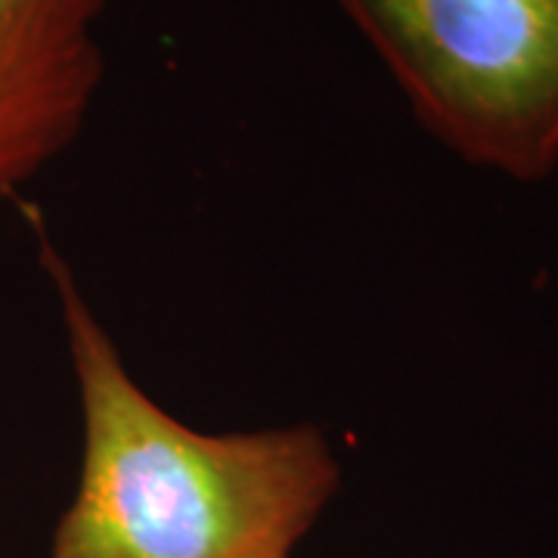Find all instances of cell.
<instances>
[{"instance_id":"obj_1","label":"cell","mask_w":558,"mask_h":558,"mask_svg":"<svg viewBox=\"0 0 558 558\" xmlns=\"http://www.w3.org/2000/svg\"><path fill=\"white\" fill-rule=\"evenodd\" d=\"M81 418L78 481L47 558H292L341 490L332 438L311 422L199 432L168 413L35 218Z\"/></svg>"},{"instance_id":"obj_2","label":"cell","mask_w":558,"mask_h":558,"mask_svg":"<svg viewBox=\"0 0 558 558\" xmlns=\"http://www.w3.org/2000/svg\"><path fill=\"white\" fill-rule=\"evenodd\" d=\"M425 134L515 183L558 171V0H332Z\"/></svg>"},{"instance_id":"obj_3","label":"cell","mask_w":558,"mask_h":558,"mask_svg":"<svg viewBox=\"0 0 558 558\" xmlns=\"http://www.w3.org/2000/svg\"><path fill=\"white\" fill-rule=\"evenodd\" d=\"M112 0H0V205L84 134L106 81Z\"/></svg>"}]
</instances>
